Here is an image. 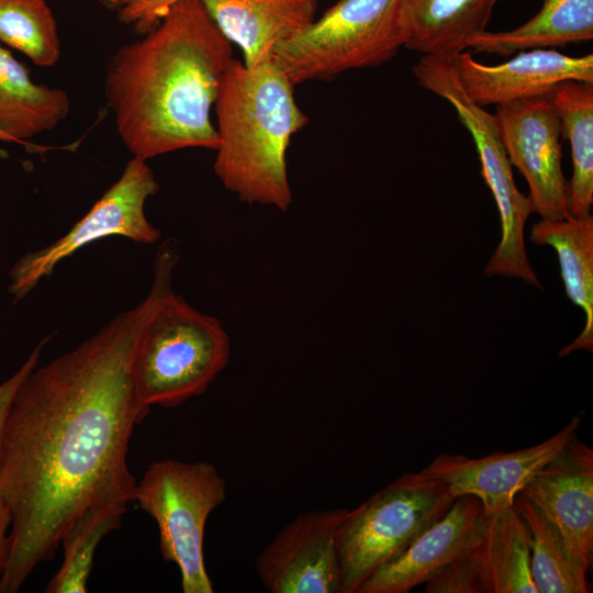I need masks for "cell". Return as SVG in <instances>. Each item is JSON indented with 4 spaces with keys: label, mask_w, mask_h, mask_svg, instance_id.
I'll list each match as a JSON object with an SVG mask.
<instances>
[{
    "label": "cell",
    "mask_w": 593,
    "mask_h": 593,
    "mask_svg": "<svg viewBox=\"0 0 593 593\" xmlns=\"http://www.w3.org/2000/svg\"><path fill=\"white\" fill-rule=\"evenodd\" d=\"M484 514L474 495L457 496L443 517L376 570L357 593H407L426 583L480 540Z\"/></svg>",
    "instance_id": "cell-15"
},
{
    "label": "cell",
    "mask_w": 593,
    "mask_h": 593,
    "mask_svg": "<svg viewBox=\"0 0 593 593\" xmlns=\"http://www.w3.org/2000/svg\"><path fill=\"white\" fill-rule=\"evenodd\" d=\"M530 240L552 247L559 259L568 298L585 314L580 335L561 348L558 357L593 350V216L592 214L540 217L530 228Z\"/></svg>",
    "instance_id": "cell-18"
},
{
    "label": "cell",
    "mask_w": 593,
    "mask_h": 593,
    "mask_svg": "<svg viewBox=\"0 0 593 593\" xmlns=\"http://www.w3.org/2000/svg\"><path fill=\"white\" fill-rule=\"evenodd\" d=\"M494 116L511 165L528 183L532 212L550 219L567 215L560 119L549 96L497 105Z\"/></svg>",
    "instance_id": "cell-10"
},
{
    "label": "cell",
    "mask_w": 593,
    "mask_h": 593,
    "mask_svg": "<svg viewBox=\"0 0 593 593\" xmlns=\"http://www.w3.org/2000/svg\"><path fill=\"white\" fill-rule=\"evenodd\" d=\"M558 529L570 559L589 572L593 552V450L577 434L519 492Z\"/></svg>",
    "instance_id": "cell-12"
},
{
    "label": "cell",
    "mask_w": 593,
    "mask_h": 593,
    "mask_svg": "<svg viewBox=\"0 0 593 593\" xmlns=\"http://www.w3.org/2000/svg\"><path fill=\"white\" fill-rule=\"evenodd\" d=\"M226 499V482L209 461L152 462L136 483L134 501L157 523L165 561L178 566L184 593H212L203 557L210 514Z\"/></svg>",
    "instance_id": "cell-7"
},
{
    "label": "cell",
    "mask_w": 593,
    "mask_h": 593,
    "mask_svg": "<svg viewBox=\"0 0 593 593\" xmlns=\"http://www.w3.org/2000/svg\"><path fill=\"white\" fill-rule=\"evenodd\" d=\"M593 40V0H544L540 10L518 27L484 31L468 44L475 53L508 57L536 48H555Z\"/></svg>",
    "instance_id": "cell-20"
},
{
    "label": "cell",
    "mask_w": 593,
    "mask_h": 593,
    "mask_svg": "<svg viewBox=\"0 0 593 593\" xmlns=\"http://www.w3.org/2000/svg\"><path fill=\"white\" fill-rule=\"evenodd\" d=\"M479 549L489 593H539L530 571V535L514 504L484 514Z\"/></svg>",
    "instance_id": "cell-21"
},
{
    "label": "cell",
    "mask_w": 593,
    "mask_h": 593,
    "mask_svg": "<svg viewBox=\"0 0 593 593\" xmlns=\"http://www.w3.org/2000/svg\"><path fill=\"white\" fill-rule=\"evenodd\" d=\"M11 523L12 517L8 507L2 502H0V577L5 568L9 556V529L11 528Z\"/></svg>",
    "instance_id": "cell-29"
},
{
    "label": "cell",
    "mask_w": 593,
    "mask_h": 593,
    "mask_svg": "<svg viewBox=\"0 0 593 593\" xmlns=\"http://www.w3.org/2000/svg\"><path fill=\"white\" fill-rule=\"evenodd\" d=\"M214 107L220 139L214 172L222 184L248 204L288 210L287 150L309 118L280 65L273 58L247 67L233 58Z\"/></svg>",
    "instance_id": "cell-3"
},
{
    "label": "cell",
    "mask_w": 593,
    "mask_h": 593,
    "mask_svg": "<svg viewBox=\"0 0 593 593\" xmlns=\"http://www.w3.org/2000/svg\"><path fill=\"white\" fill-rule=\"evenodd\" d=\"M418 85L443 98L455 110L475 145L481 174L497 205L501 240L484 273L518 278L540 288L525 247L524 228L532 213L528 197L516 187L494 114L473 102L465 92L449 60L423 55L413 66Z\"/></svg>",
    "instance_id": "cell-8"
},
{
    "label": "cell",
    "mask_w": 593,
    "mask_h": 593,
    "mask_svg": "<svg viewBox=\"0 0 593 593\" xmlns=\"http://www.w3.org/2000/svg\"><path fill=\"white\" fill-rule=\"evenodd\" d=\"M481 539V538H480ZM480 540L425 583L426 593H489Z\"/></svg>",
    "instance_id": "cell-26"
},
{
    "label": "cell",
    "mask_w": 593,
    "mask_h": 593,
    "mask_svg": "<svg viewBox=\"0 0 593 593\" xmlns=\"http://www.w3.org/2000/svg\"><path fill=\"white\" fill-rule=\"evenodd\" d=\"M116 19L137 34L154 29L169 8L180 0H99Z\"/></svg>",
    "instance_id": "cell-27"
},
{
    "label": "cell",
    "mask_w": 593,
    "mask_h": 593,
    "mask_svg": "<svg viewBox=\"0 0 593 593\" xmlns=\"http://www.w3.org/2000/svg\"><path fill=\"white\" fill-rule=\"evenodd\" d=\"M348 510L302 513L256 558V571L271 593H342L337 533Z\"/></svg>",
    "instance_id": "cell-11"
},
{
    "label": "cell",
    "mask_w": 593,
    "mask_h": 593,
    "mask_svg": "<svg viewBox=\"0 0 593 593\" xmlns=\"http://www.w3.org/2000/svg\"><path fill=\"white\" fill-rule=\"evenodd\" d=\"M449 61L467 96L483 108L548 96L564 80L593 82L592 54L569 56L553 48H536L499 65H485L463 51Z\"/></svg>",
    "instance_id": "cell-14"
},
{
    "label": "cell",
    "mask_w": 593,
    "mask_h": 593,
    "mask_svg": "<svg viewBox=\"0 0 593 593\" xmlns=\"http://www.w3.org/2000/svg\"><path fill=\"white\" fill-rule=\"evenodd\" d=\"M505 0H402L403 47L451 60L486 31L494 8Z\"/></svg>",
    "instance_id": "cell-17"
},
{
    "label": "cell",
    "mask_w": 593,
    "mask_h": 593,
    "mask_svg": "<svg viewBox=\"0 0 593 593\" xmlns=\"http://www.w3.org/2000/svg\"><path fill=\"white\" fill-rule=\"evenodd\" d=\"M0 141L14 143V141L9 135H7L2 130H0Z\"/></svg>",
    "instance_id": "cell-30"
},
{
    "label": "cell",
    "mask_w": 593,
    "mask_h": 593,
    "mask_svg": "<svg viewBox=\"0 0 593 593\" xmlns=\"http://www.w3.org/2000/svg\"><path fill=\"white\" fill-rule=\"evenodd\" d=\"M582 418L579 412L548 439L511 452L474 459L440 454L422 472L444 483L455 496L474 495L484 513L511 506L529 479L575 435Z\"/></svg>",
    "instance_id": "cell-13"
},
{
    "label": "cell",
    "mask_w": 593,
    "mask_h": 593,
    "mask_svg": "<svg viewBox=\"0 0 593 593\" xmlns=\"http://www.w3.org/2000/svg\"><path fill=\"white\" fill-rule=\"evenodd\" d=\"M158 189L147 160L133 156L120 178L64 236L16 261L10 271V293L15 300L25 298L61 260L99 239L123 236L142 244L157 242L160 232L147 220L145 203Z\"/></svg>",
    "instance_id": "cell-9"
},
{
    "label": "cell",
    "mask_w": 593,
    "mask_h": 593,
    "mask_svg": "<svg viewBox=\"0 0 593 593\" xmlns=\"http://www.w3.org/2000/svg\"><path fill=\"white\" fill-rule=\"evenodd\" d=\"M127 505L100 503L82 512L66 529L60 546L64 560L47 584V593H86L96 549L101 539L119 528Z\"/></svg>",
    "instance_id": "cell-24"
},
{
    "label": "cell",
    "mask_w": 593,
    "mask_h": 593,
    "mask_svg": "<svg viewBox=\"0 0 593 593\" xmlns=\"http://www.w3.org/2000/svg\"><path fill=\"white\" fill-rule=\"evenodd\" d=\"M232 43L201 0H180L143 38L121 46L105 74L104 94L116 132L134 157L216 149L211 110Z\"/></svg>",
    "instance_id": "cell-2"
},
{
    "label": "cell",
    "mask_w": 593,
    "mask_h": 593,
    "mask_svg": "<svg viewBox=\"0 0 593 593\" xmlns=\"http://www.w3.org/2000/svg\"><path fill=\"white\" fill-rule=\"evenodd\" d=\"M571 148L573 175L568 182V212L591 213L593 204V82L564 80L549 92Z\"/></svg>",
    "instance_id": "cell-22"
},
{
    "label": "cell",
    "mask_w": 593,
    "mask_h": 593,
    "mask_svg": "<svg viewBox=\"0 0 593 593\" xmlns=\"http://www.w3.org/2000/svg\"><path fill=\"white\" fill-rule=\"evenodd\" d=\"M177 260L171 245L160 248L132 355L134 388L149 407L177 406L203 394L231 355L230 337L220 321L172 291Z\"/></svg>",
    "instance_id": "cell-4"
},
{
    "label": "cell",
    "mask_w": 593,
    "mask_h": 593,
    "mask_svg": "<svg viewBox=\"0 0 593 593\" xmlns=\"http://www.w3.org/2000/svg\"><path fill=\"white\" fill-rule=\"evenodd\" d=\"M69 110L65 90L34 82L25 65L0 46V130L14 143L41 149L27 139L54 130Z\"/></svg>",
    "instance_id": "cell-19"
},
{
    "label": "cell",
    "mask_w": 593,
    "mask_h": 593,
    "mask_svg": "<svg viewBox=\"0 0 593 593\" xmlns=\"http://www.w3.org/2000/svg\"><path fill=\"white\" fill-rule=\"evenodd\" d=\"M530 535V571L539 593H589L588 572L569 557L558 529L524 495L513 502Z\"/></svg>",
    "instance_id": "cell-23"
},
{
    "label": "cell",
    "mask_w": 593,
    "mask_h": 593,
    "mask_svg": "<svg viewBox=\"0 0 593 593\" xmlns=\"http://www.w3.org/2000/svg\"><path fill=\"white\" fill-rule=\"evenodd\" d=\"M402 0H338L320 19L276 48L295 86L380 66L403 47Z\"/></svg>",
    "instance_id": "cell-6"
},
{
    "label": "cell",
    "mask_w": 593,
    "mask_h": 593,
    "mask_svg": "<svg viewBox=\"0 0 593 593\" xmlns=\"http://www.w3.org/2000/svg\"><path fill=\"white\" fill-rule=\"evenodd\" d=\"M456 497L440 481L411 472L347 511L336 538L342 593H357L376 570L443 517Z\"/></svg>",
    "instance_id": "cell-5"
},
{
    "label": "cell",
    "mask_w": 593,
    "mask_h": 593,
    "mask_svg": "<svg viewBox=\"0 0 593 593\" xmlns=\"http://www.w3.org/2000/svg\"><path fill=\"white\" fill-rule=\"evenodd\" d=\"M47 339L42 340L31 353L23 365L0 384V448L2 436L13 398L24 378L38 365L40 356Z\"/></svg>",
    "instance_id": "cell-28"
},
{
    "label": "cell",
    "mask_w": 593,
    "mask_h": 593,
    "mask_svg": "<svg viewBox=\"0 0 593 593\" xmlns=\"http://www.w3.org/2000/svg\"><path fill=\"white\" fill-rule=\"evenodd\" d=\"M0 41L41 67L60 58L57 21L45 0H0Z\"/></svg>",
    "instance_id": "cell-25"
},
{
    "label": "cell",
    "mask_w": 593,
    "mask_h": 593,
    "mask_svg": "<svg viewBox=\"0 0 593 593\" xmlns=\"http://www.w3.org/2000/svg\"><path fill=\"white\" fill-rule=\"evenodd\" d=\"M147 299L24 378L0 448V502L12 523L0 593H16L54 558L69 525L100 503L134 501L127 466L134 427L148 414L131 376Z\"/></svg>",
    "instance_id": "cell-1"
},
{
    "label": "cell",
    "mask_w": 593,
    "mask_h": 593,
    "mask_svg": "<svg viewBox=\"0 0 593 593\" xmlns=\"http://www.w3.org/2000/svg\"><path fill=\"white\" fill-rule=\"evenodd\" d=\"M209 15L256 67L275 58L276 48L314 20L318 0H201Z\"/></svg>",
    "instance_id": "cell-16"
}]
</instances>
